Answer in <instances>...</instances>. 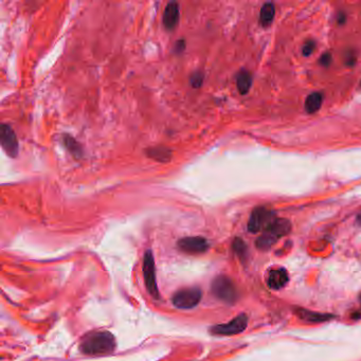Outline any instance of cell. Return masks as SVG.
I'll return each mask as SVG.
<instances>
[{
  "mask_svg": "<svg viewBox=\"0 0 361 361\" xmlns=\"http://www.w3.org/2000/svg\"><path fill=\"white\" fill-rule=\"evenodd\" d=\"M211 290L212 294L218 300L225 302L227 304L235 303L238 299V291L235 284L226 276H218L214 279L211 285Z\"/></svg>",
  "mask_w": 361,
  "mask_h": 361,
  "instance_id": "3957f363",
  "label": "cell"
},
{
  "mask_svg": "<svg viewBox=\"0 0 361 361\" xmlns=\"http://www.w3.org/2000/svg\"><path fill=\"white\" fill-rule=\"evenodd\" d=\"M115 345V338L109 331H92L82 339L80 350L86 355H104L112 353Z\"/></svg>",
  "mask_w": 361,
  "mask_h": 361,
  "instance_id": "6da1fadb",
  "label": "cell"
},
{
  "mask_svg": "<svg viewBox=\"0 0 361 361\" xmlns=\"http://www.w3.org/2000/svg\"><path fill=\"white\" fill-rule=\"evenodd\" d=\"M201 290L197 287L184 288L178 290L172 298L175 307L180 309H191L197 306L201 300Z\"/></svg>",
  "mask_w": 361,
  "mask_h": 361,
  "instance_id": "5b68a950",
  "label": "cell"
},
{
  "mask_svg": "<svg viewBox=\"0 0 361 361\" xmlns=\"http://www.w3.org/2000/svg\"><path fill=\"white\" fill-rule=\"evenodd\" d=\"M276 219L277 216L275 211L269 210L265 207H258L251 213L248 221V230L251 233L263 232Z\"/></svg>",
  "mask_w": 361,
  "mask_h": 361,
  "instance_id": "277c9868",
  "label": "cell"
},
{
  "mask_svg": "<svg viewBox=\"0 0 361 361\" xmlns=\"http://www.w3.org/2000/svg\"><path fill=\"white\" fill-rule=\"evenodd\" d=\"M288 281H289L288 273L285 269H283V268L271 270L268 273V277H267L268 286L271 289H275V290L282 289L283 287L286 286Z\"/></svg>",
  "mask_w": 361,
  "mask_h": 361,
  "instance_id": "8fae6325",
  "label": "cell"
},
{
  "mask_svg": "<svg viewBox=\"0 0 361 361\" xmlns=\"http://www.w3.org/2000/svg\"><path fill=\"white\" fill-rule=\"evenodd\" d=\"M357 220H358V222L361 223V212L359 213V215H358V217H357Z\"/></svg>",
  "mask_w": 361,
  "mask_h": 361,
  "instance_id": "7402d4cb",
  "label": "cell"
},
{
  "mask_svg": "<svg viewBox=\"0 0 361 361\" xmlns=\"http://www.w3.org/2000/svg\"><path fill=\"white\" fill-rule=\"evenodd\" d=\"M320 63L323 66H325V67L328 66L331 63V54L328 53V52L324 53L320 58Z\"/></svg>",
  "mask_w": 361,
  "mask_h": 361,
  "instance_id": "44dd1931",
  "label": "cell"
},
{
  "mask_svg": "<svg viewBox=\"0 0 361 361\" xmlns=\"http://www.w3.org/2000/svg\"><path fill=\"white\" fill-rule=\"evenodd\" d=\"M233 250L234 252L236 253V256L242 260V261H245L248 257V249H247V245L245 244V242H244L243 239L240 238H235L233 242Z\"/></svg>",
  "mask_w": 361,
  "mask_h": 361,
  "instance_id": "ac0fdd59",
  "label": "cell"
},
{
  "mask_svg": "<svg viewBox=\"0 0 361 361\" xmlns=\"http://www.w3.org/2000/svg\"><path fill=\"white\" fill-rule=\"evenodd\" d=\"M202 80H203V75L200 72H195L192 76H191V84L193 87H200V85L202 84Z\"/></svg>",
  "mask_w": 361,
  "mask_h": 361,
  "instance_id": "d6986e66",
  "label": "cell"
},
{
  "mask_svg": "<svg viewBox=\"0 0 361 361\" xmlns=\"http://www.w3.org/2000/svg\"><path fill=\"white\" fill-rule=\"evenodd\" d=\"M252 85V76L247 70H240L236 76V86L240 94H246Z\"/></svg>",
  "mask_w": 361,
  "mask_h": 361,
  "instance_id": "4fadbf2b",
  "label": "cell"
},
{
  "mask_svg": "<svg viewBox=\"0 0 361 361\" xmlns=\"http://www.w3.org/2000/svg\"><path fill=\"white\" fill-rule=\"evenodd\" d=\"M177 246L181 251L189 255H198L208 250L209 243L201 236H188L179 239Z\"/></svg>",
  "mask_w": 361,
  "mask_h": 361,
  "instance_id": "ba28073f",
  "label": "cell"
},
{
  "mask_svg": "<svg viewBox=\"0 0 361 361\" xmlns=\"http://www.w3.org/2000/svg\"><path fill=\"white\" fill-rule=\"evenodd\" d=\"M248 317L245 314L238 315L227 323L214 325L211 328V333L217 336H233L243 333L247 328Z\"/></svg>",
  "mask_w": 361,
  "mask_h": 361,
  "instance_id": "52a82bcc",
  "label": "cell"
},
{
  "mask_svg": "<svg viewBox=\"0 0 361 361\" xmlns=\"http://www.w3.org/2000/svg\"><path fill=\"white\" fill-rule=\"evenodd\" d=\"M0 143L3 149L10 156L15 158L18 155V140L11 126L3 124L0 129Z\"/></svg>",
  "mask_w": 361,
  "mask_h": 361,
  "instance_id": "9c48e42d",
  "label": "cell"
},
{
  "mask_svg": "<svg viewBox=\"0 0 361 361\" xmlns=\"http://www.w3.org/2000/svg\"><path fill=\"white\" fill-rule=\"evenodd\" d=\"M296 315L300 319L310 322V323H320V322H325V321L334 319L333 315L318 313V311L308 310L305 308H297Z\"/></svg>",
  "mask_w": 361,
  "mask_h": 361,
  "instance_id": "7c38bea8",
  "label": "cell"
},
{
  "mask_svg": "<svg viewBox=\"0 0 361 361\" xmlns=\"http://www.w3.org/2000/svg\"><path fill=\"white\" fill-rule=\"evenodd\" d=\"M64 143H65V146L67 148V150L69 151L70 154H72L75 158H80L83 155L82 146L77 143L76 140L73 139L71 136H65Z\"/></svg>",
  "mask_w": 361,
  "mask_h": 361,
  "instance_id": "e0dca14e",
  "label": "cell"
},
{
  "mask_svg": "<svg viewBox=\"0 0 361 361\" xmlns=\"http://www.w3.org/2000/svg\"><path fill=\"white\" fill-rule=\"evenodd\" d=\"M143 278L145 281V286L150 295L157 299L159 297L157 280H156V266L153 252L148 250L143 257Z\"/></svg>",
  "mask_w": 361,
  "mask_h": 361,
  "instance_id": "8992f818",
  "label": "cell"
},
{
  "mask_svg": "<svg viewBox=\"0 0 361 361\" xmlns=\"http://www.w3.org/2000/svg\"><path fill=\"white\" fill-rule=\"evenodd\" d=\"M291 230V223L288 219L277 218L260 235L256 245L260 250H268L283 236L287 235Z\"/></svg>",
  "mask_w": 361,
  "mask_h": 361,
  "instance_id": "7a4b0ae2",
  "label": "cell"
},
{
  "mask_svg": "<svg viewBox=\"0 0 361 361\" xmlns=\"http://www.w3.org/2000/svg\"><path fill=\"white\" fill-rule=\"evenodd\" d=\"M322 102H323V95H322L320 92H313L310 93L305 101V110L308 113H315L317 112L320 108Z\"/></svg>",
  "mask_w": 361,
  "mask_h": 361,
  "instance_id": "5bb4252c",
  "label": "cell"
},
{
  "mask_svg": "<svg viewBox=\"0 0 361 361\" xmlns=\"http://www.w3.org/2000/svg\"><path fill=\"white\" fill-rule=\"evenodd\" d=\"M275 13H276L275 6L270 3L265 4L261 9V13H260L261 24L264 27H267L268 25H270L271 22L273 21V17H275Z\"/></svg>",
  "mask_w": 361,
  "mask_h": 361,
  "instance_id": "2e32d148",
  "label": "cell"
},
{
  "mask_svg": "<svg viewBox=\"0 0 361 361\" xmlns=\"http://www.w3.org/2000/svg\"><path fill=\"white\" fill-rule=\"evenodd\" d=\"M146 155H148L150 158L161 162H167L172 158V152L168 149L163 148V146H159V148H152L146 151Z\"/></svg>",
  "mask_w": 361,
  "mask_h": 361,
  "instance_id": "9a60e30c",
  "label": "cell"
},
{
  "mask_svg": "<svg viewBox=\"0 0 361 361\" xmlns=\"http://www.w3.org/2000/svg\"><path fill=\"white\" fill-rule=\"evenodd\" d=\"M179 15H180L179 5L175 2L169 3L167 7H165L163 12L162 23L164 28L167 29V30H173L179 22Z\"/></svg>",
  "mask_w": 361,
  "mask_h": 361,
  "instance_id": "30bf717a",
  "label": "cell"
},
{
  "mask_svg": "<svg viewBox=\"0 0 361 361\" xmlns=\"http://www.w3.org/2000/svg\"><path fill=\"white\" fill-rule=\"evenodd\" d=\"M316 48V43L314 41H310V42H307L304 46H303V49H302V52H303V54L305 56H308L310 55L311 53L314 52Z\"/></svg>",
  "mask_w": 361,
  "mask_h": 361,
  "instance_id": "ffe728a7",
  "label": "cell"
}]
</instances>
